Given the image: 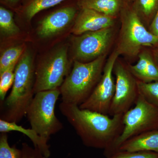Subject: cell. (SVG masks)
Masks as SVG:
<instances>
[{
    "mask_svg": "<svg viewBox=\"0 0 158 158\" xmlns=\"http://www.w3.org/2000/svg\"><path fill=\"white\" fill-rule=\"evenodd\" d=\"M66 0H25L21 10L22 14L28 21L40 11L59 5Z\"/></svg>",
    "mask_w": 158,
    "mask_h": 158,
    "instance_id": "2e32d148",
    "label": "cell"
},
{
    "mask_svg": "<svg viewBox=\"0 0 158 158\" xmlns=\"http://www.w3.org/2000/svg\"><path fill=\"white\" fill-rule=\"evenodd\" d=\"M11 131L19 132L28 136L34 144V148L38 149L45 158H48L50 156L48 141L40 135L35 130L25 128L15 122L0 119L1 133H7Z\"/></svg>",
    "mask_w": 158,
    "mask_h": 158,
    "instance_id": "5bb4252c",
    "label": "cell"
},
{
    "mask_svg": "<svg viewBox=\"0 0 158 158\" xmlns=\"http://www.w3.org/2000/svg\"><path fill=\"white\" fill-rule=\"evenodd\" d=\"M20 0H1V2L5 4L11 6H14L17 5Z\"/></svg>",
    "mask_w": 158,
    "mask_h": 158,
    "instance_id": "4316f807",
    "label": "cell"
},
{
    "mask_svg": "<svg viewBox=\"0 0 158 158\" xmlns=\"http://www.w3.org/2000/svg\"><path fill=\"white\" fill-rule=\"evenodd\" d=\"M139 94L147 101L158 107V81L145 83L137 80Z\"/></svg>",
    "mask_w": 158,
    "mask_h": 158,
    "instance_id": "44dd1931",
    "label": "cell"
},
{
    "mask_svg": "<svg viewBox=\"0 0 158 158\" xmlns=\"http://www.w3.org/2000/svg\"><path fill=\"white\" fill-rule=\"evenodd\" d=\"M77 11L73 6H65L53 11L40 22L37 35L40 38H47L59 34L76 17Z\"/></svg>",
    "mask_w": 158,
    "mask_h": 158,
    "instance_id": "8fae6325",
    "label": "cell"
},
{
    "mask_svg": "<svg viewBox=\"0 0 158 158\" xmlns=\"http://www.w3.org/2000/svg\"><path fill=\"white\" fill-rule=\"evenodd\" d=\"M0 31L6 36H12L20 31L13 18V13L3 6L0 7Z\"/></svg>",
    "mask_w": 158,
    "mask_h": 158,
    "instance_id": "ac0fdd59",
    "label": "cell"
},
{
    "mask_svg": "<svg viewBox=\"0 0 158 158\" xmlns=\"http://www.w3.org/2000/svg\"><path fill=\"white\" fill-rule=\"evenodd\" d=\"M59 109L87 147L107 149L123 130V115L110 117L108 115L62 102Z\"/></svg>",
    "mask_w": 158,
    "mask_h": 158,
    "instance_id": "6da1fadb",
    "label": "cell"
},
{
    "mask_svg": "<svg viewBox=\"0 0 158 158\" xmlns=\"http://www.w3.org/2000/svg\"><path fill=\"white\" fill-rule=\"evenodd\" d=\"M60 95L59 88L37 92L27 111L26 116L31 128L48 141L51 136L63 127L55 113L56 104Z\"/></svg>",
    "mask_w": 158,
    "mask_h": 158,
    "instance_id": "8992f818",
    "label": "cell"
},
{
    "mask_svg": "<svg viewBox=\"0 0 158 158\" xmlns=\"http://www.w3.org/2000/svg\"><path fill=\"white\" fill-rule=\"evenodd\" d=\"M131 6L143 23H151L158 10V0H133Z\"/></svg>",
    "mask_w": 158,
    "mask_h": 158,
    "instance_id": "e0dca14e",
    "label": "cell"
},
{
    "mask_svg": "<svg viewBox=\"0 0 158 158\" xmlns=\"http://www.w3.org/2000/svg\"><path fill=\"white\" fill-rule=\"evenodd\" d=\"M118 56L114 50L106 61L102 74L96 87L88 99L79 106L80 108L109 115L116 87L113 69Z\"/></svg>",
    "mask_w": 158,
    "mask_h": 158,
    "instance_id": "9c48e42d",
    "label": "cell"
},
{
    "mask_svg": "<svg viewBox=\"0 0 158 158\" xmlns=\"http://www.w3.org/2000/svg\"><path fill=\"white\" fill-rule=\"evenodd\" d=\"M125 4L123 0H78L77 2L80 9H92L116 18Z\"/></svg>",
    "mask_w": 158,
    "mask_h": 158,
    "instance_id": "9a60e30c",
    "label": "cell"
},
{
    "mask_svg": "<svg viewBox=\"0 0 158 158\" xmlns=\"http://www.w3.org/2000/svg\"><path fill=\"white\" fill-rule=\"evenodd\" d=\"M152 55L155 61L158 66V47H156L155 48L153 49Z\"/></svg>",
    "mask_w": 158,
    "mask_h": 158,
    "instance_id": "83f0119b",
    "label": "cell"
},
{
    "mask_svg": "<svg viewBox=\"0 0 158 158\" xmlns=\"http://www.w3.org/2000/svg\"><path fill=\"white\" fill-rule=\"evenodd\" d=\"M149 31L151 33L158 37V10L149 26Z\"/></svg>",
    "mask_w": 158,
    "mask_h": 158,
    "instance_id": "484cf974",
    "label": "cell"
},
{
    "mask_svg": "<svg viewBox=\"0 0 158 158\" xmlns=\"http://www.w3.org/2000/svg\"><path fill=\"white\" fill-rule=\"evenodd\" d=\"M24 52L21 46L11 47L3 52L0 57V73L16 65Z\"/></svg>",
    "mask_w": 158,
    "mask_h": 158,
    "instance_id": "d6986e66",
    "label": "cell"
},
{
    "mask_svg": "<svg viewBox=\"0 0 158 158\" xmlns=\"http://www.w3.org/2000/svg\"><path fill=\"white\" fill-rule=\"evenodd\" d=\"M118 151L158 153V130L145 132L129 138L120 145Z\"/></svg>",
    "mask_w": 158,
    "mask_h": 158,
    "instance_id": "4fadbf2b",
    "label": "cell"
},
{
    "mask_svg": "<svg viewBox=\"0 0 158 158\" xmlns=\"http://www.w3.org/2000/svg\"><path fill=\"white\" fill-rule=\"evenodd\" d=\"M108 158H158V153L152 152H130L118 151Z\"/></svg>",
    "mask_w": 158,
    "mask_h": 158,
    "instance_id": "cb8c5ba5",
    "label": "cell"
},
{
    "mask_svg": "<svg viewBox=\"0 0 158 158\" xmlns=\"http://www.w3.org/2000/svg\"><path fill=\"white\" fill-rule=\"evenodd\" d=\"M16 65H12L0 73V100L1 102L5 100L8 90L13 85L15 69Z\"/></svg>",
    "mask_w": 158,
    "mask_h": 158,
    "instance_id": "7402d4cb",
    "label": "cell"
},
{
    "mask_svg": "<svg viewBox=\"0 0 158 158\" xmlns=\"http://www.w3.org/2000/svg\"><path fill=\"white\" fill-rule=\"evenodd\" d=\"M123 128L121 135L104 155L109 158L118 151L128 139L141 133L158 130V107L147 101L139 94L133 107L123 115Z\"/></svg>",
    "mask_w": 158,
    "mask_h": 158,
    "instance_id": "5b68a950",
    "label": "cell"
},
{
    "mask_svg": "<svg viewBox=\"0 0 158 158\" xmlns=\"http://www.w3.org/2000/svg\"><path fill=\"white\" fill-rule=\"evenodd\" d=\"M121 27L116 50L119 56H138L145 47L158 45V37L146 29L131 4H124L119 15Z\"/></svg>",
    "mask_w": 158,
    "mask_h": 158,
    "instance_id": "277c9868",
    "label": "cell"
},
{
    "mask_svg": "<svg viewBox=\"0 0 158 158\" xmlns=\"http://www.w3.org/2000/svg\"><path fill=\"white\" fill-rule=\"evenodd\" d=\"M35 67L33 56L24 51L15 69V79L9 96L1 102V118L16 123L26 116L35 95Z\"/></svg>",
    "mask_w": 158,
    "mask_h": 158,
    "instance_id": "7a4b0ae2",
    "label": "cell"
},
{
    "mask_svg": "<svg viewBox=\"0 0 158 158\" xmlns=\"http://www.w3.org/2000/svg\"><path fill=\"white\" fill-rule=\"evenodd\" d=\"M22 150L11 147L8 142L6 133H1L0 135V158H22Z\"/></svg>",
    "mask_w": 158,
    "mask_h": 158,
    "instance_id": "603a6c76",
    "label": "cell"
},
{
    "mask_svg": "<svg viewBox=\"0 0 158 158\" xmlns=\"http://www.w3.org/2000/svg\"><path fill=\"white\" fill-rule=\"evenodd\" d=\"M114 36L113 27L87 32L73 40L74 60L82 62H91L106 54Z\"/></svg>",
    "mask_w": 158,
    "mask_h": 158,
    "instance_id": "30bf717a",
    "label": "cell"
},
{
    "mask_svg": "<svg viewBox=\"0 0 158 158\" xmlns=\"http://www.w3.org/2000/svg\"><path fill=\"white\" fill-rule=\"evenodd\" d=\"M116 19L92 9H80L76 17L72 33L78 36L87 32L113 27Z\"/></svg>",
    "mask_w": 158,
    "mask_h": 158,
    "instance_id": "7c38bea8",
    "label": "cell"
},
{
    "mask_svg": "<svg viewBox=\"0 0 158 158\" xmlns=\"http://www.w3.org/2000/svg\"><path fill=\"white\" fill-rule=\"evenodd\" d=\"M22 151V158H46L38 149L32 148L26 143H23Z\"/></svg>",
    "mask_w": 158,
    "mask_h": 158,
    "instance_id": "d4e9b609",
    "label": "cell"
},
{
    "mask_svg": "<svg viewBox=\"0 0 158 158\" xmlns=\"http://www.w3.org/2000/svg\"><path fill=\"white\" fill-rule=\"evenodd\" d=\"M116 87L109 115H123L132 107L139 95L137 80L128 66L117 60L114 65Z\"/></svg>",
    "mask_w": 158,
    "mask_h": 158,
    "instance_id": "ba28073f",
    "label": "cell"
},
{
    "mask_svg": "<svg viewBox=\"0 0 158 158\" xmlns=\"http://www.w3.org/2000/svg\"><path fill=\"white\" fill-rule=\"evenodd\" d=\"M125 3L126 4H131L132 3L133 0H123Z\"/></svg>",
    "mask_w": 158,
    "mask_h": 158,
    "instance_id": "f1b7e54d",
    "label": "cell"
},
{
    "mask_svg": "<svg viewBox=\"0 0 158 158\" xmlns=\"http://www.w3.org/2000/svg\"><path fill=\"white\" fill-rule=\"evenodd\" d=\"M106 54L91 62L74 60L73 67L60 87L62 102L80 106L93 92L101 77Z\"/></svg>",
    "mask_w": 158,
    "mask_h": 158,
    "instance_id": "3957f363",
    "label": "cell"
},
{
    "mask_svg": "<svg viewBox=\"0 0 158 158\" xmlns=\"http://www.w3.org/2000/svg\"><path fill=\"white\" fill-rule=\"evenodd\" d=\"M138 57V60L136 64L130 65L128 67L131 73L137 80L143 81L152 54L147 51H142Z\"/></svg>",
    "mask_w": 158,
    "mask_h": 158,
    "instance_id": "ffe728a7",
    "label": "cell"
},
{
    "mask_svg": "<svg viewBox=\"0 0 158 158\" xmlns=\"http://www.w3.org/2000/svg\"><path fill=\"white\" fill-rule=\"evenodd\" d=\"M70 71L67 48L54 50L35 67L34 93L60 88Z\"/></svg>",
    "mask_w": 158,
    "mask_h": 158,
    "instance_id": "52a82bcc",
    "label": "cell"
}]
</instances>
